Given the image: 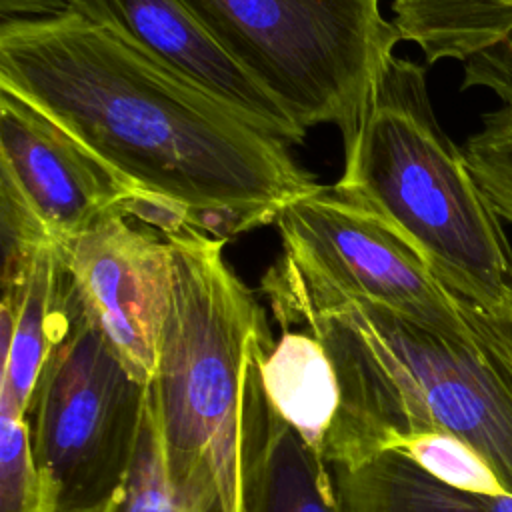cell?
I'll use <instances>...</instances> for the list:
<instances>
[{"instance_id":"6da1fadb","label":"cell","mask_w":512,"mask_h":512,"mask_svg":"<svg viewBox=\"0 0 512 512\" xmlns=\"http://www.w3.org/2000/svg\"><path fill=\"white\" fill-rule=\"evenodd\" d=\"M0 88L214 238L270 224L318 186L288 142L76 12L0 22Z\"/></svg>"},{"instance_id":"7a4b0ae2","label":"cell","mask_w":512,"mask_h":512,"mask_svg":"<svg viewBox=\"0 0 512 512\" xmlns=\"http://www.w3.org/2000/svg\"><path fill=\"white\" fill-rule=\"evenodd\" d=\"M280 328H300L326 350L340 406L324 442L330 466H350L400 434L450 432L476 448L512 494V378L476 340L440 334L364 298L262 278Z\"/></svg>"},{"instance_id":"3957f363","label":"cell","mask_w":512,"mask_h":512,"mask_svg":"<svg viewBox=\"0 0 512 512\" xmlns=\"http://www.w3.org/2000/svg\"><path fill=\"white\" fill-rule=\"evenodd\" d=\"M334 186L380 216L464 304L492 312L512 292L502 218L440 128L420 64L388 60Z\"/></svg>"},{"instance_id":"277c9868","label":"cell","mask_w":512,"mask_h":512,"mask_svg":"<svg viewBox=\"0 0 512 512\" xmlns=\"http://www.w3.org/2000/svg\"><path fill=\"white\" fill-rule=\"evenodd\" d=\"M170 310L150 384L170 482L210 512H240V430L256 344L272 338L256 294L224 258L222 238L190 224L164 234Z\"/></svg>"},{"instance_id":"5b68a950","label":"cell","mask_w":512,"mask_h":512,"mask_svg":"<svg viewBox=\"0 0 512 512\" xmlns=\"http://www.w3.org/2000/svg\"><path fill=\"white\" fill-rule=\"evenodd\" d=\"M218 44L304 128L344 148L400 36L380 0H184Z\"/></svg>"},{"instance_id":"8992f818","label":"cell","mask_w":512,"mask_h":512,"mask_svg":"<svg viewBox=\"0 0 512 512\" xmlns=\"http://www.w3.org/2000/svg\"><path fill=\"white\" fill-rule=\"evenodd\" d=\"M148 392L88 318L70 280L66 322L26 410L56 512H88L116 498L136 456Z\"/></svg>"},{"instance_id":"52a82bcc","label":"cell","mask_w":512,"mask_h":512,"mask_svg":"<svg viewBox=\"0 0 512 512\" xmlns=\"http://www.w3.org/2000/svg\"><path fill=\"white\" fill-rule=\"evenodd\" d=\"M274 224L282 254L268 268L316 294L364 298L446 336L476 340L464 302L368 206L318 184L288 202Z\"/></svg>"},{"instance_id":"ba28073f","label":"cell","mask_w":512,"mask_h":512,"mask_svg":"<svg viewBox=\"0 0 512 512\" xmlns=\"http://www.w3.org/2000/svg\"><path fill=\"white\" fill-rule=\"evenodd\" d=\"M76 296L124 368L150 386L170 310L172 260L164 234L114 210L62 248Z\"/></svg>"},{"instance_id":"9c48e42d","label":"cell","mask_w":512,"mask_h":512,"mask_svg":"<svg viewBox=\"0 0 512 512\" xmlns=\"http://www.w3.org/2000/svg\"><path fill=\"white\" fill-rule=\"evenodd\" d=\"M0 172L64 248L142 194L22 96L0 88Z\"/></svg>"},{"instance_id":"30bf717a","label":"cell","mask_w":512,"mask_h":512,"mask_svg":"<svg viewBox=\"0 0 512 512\" xmlns=\"http://www.w3.org/2000/svg\"><path fill=\"white\" fill-rule=\"evenodd\" d=\"M72 12L114 30L264 132L288 144L304 140L306 130L218 44L184 0H72Z\"/></svg>"},{"instance_id":"8fae6325","label":"cell","mask_w":512,"mask_h":512,"mask_svg":"<svg viewBox=\"0 0 512 512\" xmlns=\"http://www.w3.org/2000/svg\"><path fill=\"white\" fill-rule=\"evenodd\" d=\"M256 344L240 430V512H344L324 454L280 416L260 382Z\"/></svg>"},{"instance_id":"7c38bea8","label":"cell","mask_w":512,"mask_h":512,"mask_svg":"<svg viewBox=\"0 0 512 512\" xmlns=\"http://www.w3.org/2000/svg\"><path fill=\"white\" fill-rule=\"evenodd\" d=\"M392 24L428 64L456 60L464 88L512 104V0H392Z\"/></svg>"},{"instance_id":"4fadbf2b","label":"cell","mask_w":512,"mask_h":512,"mask_svg":"<svg viewBox=\"0 0 512 512\" xmlns=\"http://www.w3.org/2000/svg\"><path fill=\"white\" fill-rule=\"evenodd\" d=\"M70 276L60 246H44L2 274L0 398L28 410L44 360L68 316Z\"/></svg>"},{"instance_id":"5bb4252c","label":"cell","mask_w":512,"mask_h":512,"mask_svg":"<svg viewBox=\"0 0 512 512\" xmlns=\"http://www.w3.org/2000/svg\"><path fill=\"white\" fill-rule=\"evenodd\" d=\"M256 364L274 408L322 452L340 406L338 378L324 346L306 330L282 328L278 340L258 348Z\"/></svg>"},{"instance_id":"9a60e30c","label":"cell","mask_w":512,"mask_h":512,"mask_svg":"<svg viewBox=\"0 0 512 512\" xmlns=\"http://www.w3.org/2000/svg\"><path fill=\"white\" fill-rule=\"evenodd\" d=\"M344 512H512V494L452 488L394 450L330 466Z\"/></svg>"},{"instance_id":"2e32d148","label":"cell","mask_w":512,"mask_h":512,"mask_svg":"<svg viewBox=\"0 0 512 512\" xmlns=\"http://www.w3.org/2000/svg\"><path fill=\"white\" fill-rule=\"evenodd\" d=\"M384 450H394L416 462L436 480L474 494L502 496L508 494L492 464L462 438L430 430L394 436Z\"/></svg>"},{"instance_id":"e0dca14e","label":"cell","mask_w":512,"mask_h":512,"mask_svg":"<svg viewBox=\"0 0 512 512\" xmlns=\"http://www.w3.org/2000/svg\"><path fill=\"white\" fill-rule=\"evenodd\" d=\"M112 512H210L186 500L170 482L152 392H148L136 456L120 492L112 500Z\"/></svg>"},{"instance_id":"ac0fdd59","label":"cell","mask_w":512,"mask_h":512,"mask_svg":"<svg viewBox=\"0 0 512 512\" xmlns=\"http://www.w3.org/2000/svg\"><path fill=\"white\" fill-rule=\"evenodd\" d=\"M0 512H56L30 442L26 412L0 398Z\"/></svg>"},{"instance_id":"d6986e66","label":"cell","mask_w":512,"mask_h":512,"mask_svg":"<svg viewBox=\"0 0 512 512\" xmlns=\"http://www.w3.org/2000/svg\"><path fill=\"white\" fill-rule=\"evenodd\" d=\"M462 152L490 206L512 224V104L484 114Z\"/></svg>"},{"instance_id":"ffe728a7","label":"cell","mask_w":512,"mask_h":512,"mask_svg":"<svg viewBox=\"0 0 512 512\" xmlns=\"http://www.w3.org/2000/svg\"><path fill=\"white\" fill-rule=\"evenodd\" d=\"M464 306L476 336L512 378V292L504 304L492 312H482L468 304Z\"/></svg>"},{"instance_id":"44dd1931","label":"cell","mask_w":512,"mask_h":512,"mask_svg":"<svg viewBox=\"0 0 512 512\" xmlns=\"http://www.w3.org/2000/svg\"><path fill=\"white\" fill-rule=\"evenodd\" d=\"M72 12V0H0V22L54 18Z\"/></svg>"},{"instance_id":"7402d4cb","label":"cell","mask_w":512,"mask_h":512,"mask_svg":"<svg viewBox=\"0 0 512 512\" xmlns=\"http://www.w3.org/2000/svg\"><path fill=\"white\" fill-rule=\"evenodd\" d=\"M88 512H112V502H110V504H104V506H100V508H96V510H88Z\"/></svg>"}]
</instances>
